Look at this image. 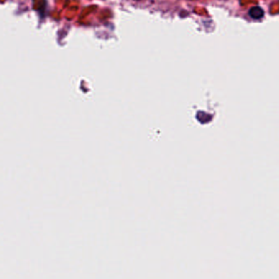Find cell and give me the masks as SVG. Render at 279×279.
<instances>
[{
	"label": "cell",
	"instance_id": "6da1fadb",
	"mask_svg": "<svg viewBox=\"0 0 279 279\" xmlns=\"http://www.w3.org/2000/svg\"><path fill=\"white\" fill-rule=\"evenodd\" d=\"M264 15V10L260 7H254L249 10V16L255 20L261 19Z\"/></svg>",
	"mask_w": 279,
	"mask_h": 279
}]
</instances>
